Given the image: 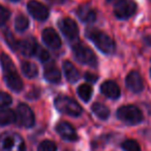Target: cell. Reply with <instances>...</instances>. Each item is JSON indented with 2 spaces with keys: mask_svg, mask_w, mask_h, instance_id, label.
<instances>
[{
  "mask_svg": "<svg viewBox=\"0 0 151 151\" xmlns=\"http://www.w3.org/2000/svg\"><path fill=\"white\" fill-rule=\"evenodd\" d=\"M2 69L4 73V80L7 86L14 91H20L23 88V81L19 74L17 73L16 67L12 63V59L5 54H1L0 56Z\"/></svg>",
  "mask_w": 151,
  "mask_h": 151,
  "instance_id": "6da1fadb",
  "label": "cell"
},
{
  "mask_svg": "<svg viewBox=\"0 0 151 151\" xmlns=\"http://www.w3.org/2000/svg\"><path fill=\"white\" fill-rule=\"evenodd\" d=\"M85 35L104 54L112 55L115 52V50H116V45H115L114 40L106 33L99 31L98 29H94V28L87 29L86 32H85Z\"/></svg>",
  "mask_w": 151,
  "mask_h": 151,
  "instance_id": "7a4b0ae2",
  "label": "cell"
},
{
  "mask_svg": "<svg viewBox=\"0 0 151 151\" xmlns=\"http://www.w3.org/2000/svg\"><path fill=\"white\" fill-rule=\"evenodd\" d=\"M74 57L79 63L95 67L97 65V58L94 52L83 42H77L73 45Z\"/></svg>",
  "mask_w": 151,
  "mask_h": 151,
  "instance_id": "3957f363",
  "label": "cell"
},
{
  "mask_svg": "<svg viewBox=\"0 0 151 151\" xmlns=\"http://www.w3.org/2000/svg\"><path fill=\"white\" fill-rule=\"evenodd\" d=\"M25 142L16 133H3L0 135V151H25Z\"/></svg>",
  "mask_w": 151,
  "mask_h": 151,
  "instance_id": "277c9868",
  "label": "cell"
},
{
  "mask_svg": "<svg viewBox=\"0 0 151 151\" xmlns=\"http://www.w3.org/2000/svg\"><path fill=\"white\" fill-rule=\"evenodd\" d=\"M55 107L61 113L71 116H79L82 113V107L74 99L66 96H59L55 99Z\"/></svg>",
  "mask_w": 151,
  "mask_h": 151,
  "instance_id": "5b68a950",
  "label": "cell"
},
{
  "mask_svg": "<svg viewBox=\"0 0 151 151\" xmlns=\"http://www.w3.org/2000/svg\"><path fill=\"white\" fill-rule=\"evenodd\" d=\"M117 117L127 124H138L143 121V113L133 105L121 106L117 110Z\"/></svg>",
  "mask_w": 151,
  "mask_h": 151,
  "instance_id": "8992f818",
  "label": "cell"
},
{
  "mask_svg": "<svg viewBox=\"0 0 151 151\" xmlns=\"http://www.w3.org/2000/svg\"><path fill=\"white\" fill-rule=\"evenodd\" d=\"M137 4L133 0H119L115 3L114 14L119 20H127L135 14Z\"/></svg>",
  "mask_w": 151,
  "mask_h": 151,
  "instance_id": "52a82bcc",
  "label": "cell"
},
{
  "mask_svg": "<svg viewBox=\"0 0 151 151\" xmlns=\"http://www.w3.org/2000/svg\"><path fill=\"white\" fill-rule=\"evenodd\" d=\"M16 121L20 127H31L34 125V114H33V111L30 109L29 106H27L26 104H20L18 106Z\"/></svg>",
  "mask_w": 151,
  "mask_h": 151,
  "instance_id": "ba28073f",
  "label": "cell"
},
{
  "mask_svg": "<svg viewBox=\"0 0 151 151\" xmlns=\"http://www.w3.org/2000/svg\"><path fill=\"white\" fill-rule=\"evenodd\" d=\"M58 27L69 41H75L79 38V27L73 19H61L58 22Z\"/></svg>",
  "mask_w": 151,
  "mask_h": 151,
  "instance_id": "9c48e42d",
  "label": "cell"
},
{
  "mask_svg": "<svg viewBox=\"0 0 151 151\" xmlns=\"http://www.w3.org/2000/svg\"><path fill=\"white\" fill-rule=\"evenodd\" d=\"M27 9L29 14L37 21H46L49 18V8L39 1L30 0L27 4Z\"/></svg>",
  "mask_w": 151,
  "mask_h": 151,
  "instance_id": "30bf717a",
  "label": "cell"
},
{
  "mask_svg": "<svg viewBox=\"0 0 151 151\" xmlns=\"http://www.w3.org/2000/svg\"><path fill=\"white\" fill-rule=\"evenodd\" d=\"M44 43L53 50H58L61 46V39L56 31L53 28H46L42 33Z\"/></svg>",
  "mask_w": 151,
  "mask_h": 151,
  "instance_id": "8fae6325",
  "label": "cell"
},
{
  "mask_svg": "<svg viewBox=\"0 0 151 151\" xmlns=\"http://www.w3.org/2000/svg\"><path fill=\"white\" fill-rule=\"evenodd\" d=\"M125 84L129 91L133 93H141L144 88V82L139 72L131 71L125 78Z\"/></svg>",
  "mask_w": 151,
  "mask_h": 151,
  "instance_id": "7c38bea8",
  "label": "cell"
},
{
  "mask_svg": "<svg viewBox=\"0 0 151 151\" xmlns=\"http://www.w3.org/2000/svg\"><path fill=\"white\" fill-rule=\"evenodd\" d=\"M57 133L60 135L61 138L67 141H77L78 140V135H77L75 129L71 123L66 121H61L57 124L56 127Z\"/></svg>",
  "mask_w": 151,
  "mask_h": 151,
  "instance_id": "4fadbf2b",
  "label": "cell"
},
{
  "mask_svg": "<svg viewBox=\"0 0 151 151\" xmlns=\"http://www.w3.org/2000/svg\"><path fill=\"white\" fill-rule=\"evenodd\" d=\"M38 48L36 40L33 37H28L26 39L19 42V50L25 57H32L35 56L36 50Z\"/></svg>",
  "mask_w": 151,
  "mask_h": 151,
  "instance_id": "5bb4252c",
  "label": "cell"
},
{
  "mask_svg": "<svg viewBox=\"0 0 151 151\" xmlns=\"http://www.w3.org/2000/svg\"><path fill=\"white\" fill-rule=\"evenodd\" d=\"M101 91L110 99L116 100L120 97V88L116 82L112 80H107L101 86Z\"/></svg>",
  "mask_w": 151,
  "mask_h": 151,
  "instance_id": "9a60e30c",
  "label": "cell"
},
{
  "mask_svg": "<svg viewBox=\"0 0 151 151\" xmlns=\"http://www.w3.org/2000/svg\"><path fill=\"white\" fill-rule=\"evenodd\" d=\"M77 16L83 23L91 24L96 20V12L89 5H81L77 9Z\"/></svg>",
  "mask_w": 151,
  "mask_h": 151,
  "instance_id": "2e32d148",
  "label": "cell"
},
{
  "mask_svg": "<svg viewBox=\"0 0 151 151\" xmlns=\"http://www.w3.org/2000/svg\"><path fill=\"white\" fill-rule=\"evenodd\" d=\"M44 77L51 83H59L61 81V72L55 65H49L44 69Z\"/></svg>",
  "mask_w": 151,
  "mask_h": 151,
  "instance_id": "e0dca14e",
  "label": "cell"
},
{
  "mask_svg": "<svg viewBox=\"0 0 151 151\" xmlns=\"http://www.w3.org/2000/svg\"><path fill=\"white\" fill-rule=\"evenodd\" d=\"M63 71H64L66 79L71 83H75L80 78V73H79L78 69L69 61H65L63 63Z\"/></svg>",
  "mask_w": 151,
  "mask_h": 151,
  "instance_id": "ac0fdd59",
  "label": "cell"
},
{
  "mask_svg": "<svg viewBox=\"0 0 151 151\" xmlns=\"http://www.w3.org/2000/svg\"><path fill=\"white\" fill-rule=\"evenodd\" d=\"M16 121V113L10 109L0 110V125H7Z\"/></svg>",
  "mask_w": 151,
  "mask_h": 151,
  "instance_id": "d6986e66",
  "label": "cell"
},
{
  "mask_svg": "<svg viewBox=\"0 0 151 151\" xmlns=\"http://www.w3.org/2000/svg\"><path fill=\"white\" fill-rule=\"evenodd\" d=\"M92 112L99 118V119H107L110 116V110L107 106L101 103H94L92 105Z\"/></svg>",
  "mask_w": 151,
  "mask_h": 151,
  "instance_id": "ffe728a7",
  "label": "cell"
},
{
  "mask_svg": "<svg viewBox=\"0 0 151 151\" xmlns=\"http://www.w3.org/2000/svg\"><path fill=\"white\" fill-rule=\"evenodd\" d=\"M22 68V72L26 77L28 78H33L37 75L38 73V69L36 67V65L31 62H24L21 66Z\"/></svg>",
  "mask_w": 151,
  "mask_h": 151,
  "instance_id": "44dd1931",
  "label": "cell"
},
{
  "mask_svg": "<svg viewBox=\"0 0 151 151\" xmlns=\"http://www.w3.org/2000/svg\"><path fill=\"white\" fill-rule=\"evenodd\" d=\"M92 86L90 84H81L80 86L78 88V95L81 99L83 100L84 102H88L89 100L91 99V96H92Z\"/></svg>",
  "mask_w": 151,
  "mask_h": 151,
  "instance_id": "7402d4cb",
  "label": "cell"
},
{
  "mask_svg": "<svg viewBox=\"0 0 151 151\" xmlns=\"http://www.w3.org/2000/svg\"><path fill=\"white\" fill-rule=\"evenodd\" d=\"M29 27V20L23 14H19L15 20V28L19 32H24Z\"/></svg>",
  "mask_w": 151,
  "mask_h": 151,
  "instance_id": "603a6c76",
  "label": "cell"
},
{
  "mask_svg": "<svg viewBox=\"0 0 151 151\" xmlns=\"http://www.w3.org/2000/svg\"><path fill=\"white\" fill-rule=\"evenodd\" d=\"M121 148L124 151H141L139 143L133 139H127L122 142Z\"/></svg>",
  "mask_w": 151,
  "mask_h": 151,
  "instance_id": "cb8c5ba5",
  "label": "cell"
},
{
  "mask_svg": "<svg viewBox=\"0 0 151 151\" xmlns=\"http://www.w3.org/2000/svg\"><path fill=\"white\" fill-rule=\"evenodd\" d=\"M37 151H57V146L50 140H44L38 145Z\"/></svg>",
  "mask_w": 151,
  "mask_h": 151,
  "instance_id": "d4e9b609",
  "label": "cell"
},
{
  "mask_svg": "<svg viewBox=\"0 0 151 151\" xmlns=\"http://www.w3.org/2000/svg\"><path fill=\"white\" fill-rule=\"evenodd\" d=\"M12 97L7 93L0 91V108H5L12 104Z\"/></svg>",
  "mask_w": 151,
  "mask_h": 151,
  "instance_id": "484cf974",
  "label": "cell"
},
{
  "mask_svg": "<svg viewBox=\"0 0 151 151\" xmlns=\"http://www.w3.org/2000/svg\"><path fill=\"white\" fill-rule=\"evenodd\" d=\"M9 14L10 12L7 8L0 5V26H3L7 22V20L9 19Z\"/></svg>",
  "mask_w": 151,
  "mask_h": 151,
  "instance_id": "4316f807",
  "label": "cell"
},
{
  "mask_svg": "<svg viewBox=\"0 0 151 151\" xmlns=\"http://www.w3.org/2000/svg\"><path fill=\"white\" fill-rule=\"evenodd\" d=\"M5 39H6V42H7V44L10 46V48H12V50H18V48H19V42L17 41L16 39H15L14 35H12L10 32H7V33H6Z\"/></svg>",
  "mask_w": 151,
  "mask_h": 151,
  "instance_id": "83f0119b",
  "label": "cell"
},
{
  "mask_svg": "<svg viewBox=\"0 0 151 151\" xmlns=\"http://www.w3.org/2000/svg\"><path fill=\"white\" fill-rule=\"evenodd\" d=\"M35 56H36L37 58L39 59V61L44 62H44H47V61H49V59H50V54H49V52H47L46 50L39 47V46H38Z\"/></svg>",
  "mask_w": 151,
  "mask_h": 151,
  "instance_id": "f1b7e54d",
  "label": "cell"
},
{
  "mask_svg": "<svg viewBox=\"0 0 151 151\" xmlns=\"http://www.w3.org/2000/svg\"><path fill=\"white\" fill-rule=\"evenodd\" d=\"M84 77H85V79H86V81L90 82V83H94V82H96L97 79H98V76H97L96 74L90 73V72H87L84 75Z\"/></svg>",
  "mask_w": 151,
  "mask_h": 151,
  "instance_id": "f546056e",
  "label": "cell"
},
{
  "mask_svg": "<svg viewBox=\"0 0 151 151\" xmlns=\"http://www.w3.org/2000/svg\"><path fill=\"white\" fill-rule=\"evenodd\" d=\"M143 39H144V42H145L147 45L151 46V36H145Z\"/></svg>",
  "mask_w": 151,
  "mask_h": 151,
  "instance_id": "4dcf8cb0",
  "label": "cell"
},
{
  "mask_svg": "<svg viewBox=\"0 0 151 151\" xmlns=\"http://www.w3.org/2000/svg\"><path fill=\"white\" fill-rule=\"evenodd\" d=\"M108 2H115V3H116L117 1H119V0H107Z\"/></svg>",
  "mask_w": 151,
  "mask_h": 151,
  "instance_id": "1f68e13d",
  "label": "cell"
},
{
  "mask_svg": "<svg viewBox=\"0 0 151 151\" xmlns=\"http://www.w3.org/2000/svg\"><path fill=\"white\" fill-rule=\"evenodd\" d=\"M10 1H19V0H10Z\"/></svg>",
  "mask_w": 151,
  "mask_h": 151,
  "instance_id": "d6a6232c",
  "label": "cell"
},
{
  "mask_svg": "<svg viewBox=\"0 0 151 151\" xmlns=\"http://www.w3.org/2000/svg\"><path fill=\"white\" fill-rule=\"evenodd\" d=\"M150 75H151V69H150Z\"/></svg>",
  "mask_w": 151,
  "mask_h": 151,
  "instance_id": "836d02e7",
  "label": "cell"
}]
</instances>
